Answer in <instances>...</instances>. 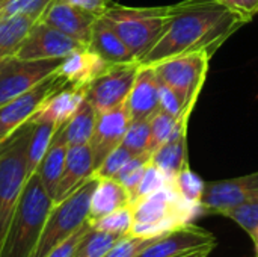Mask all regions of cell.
Returning <instances> with one entry per match:
<instances>
[{
  "label": "cell",
  "mask_w": 258,
  "mask_h": 257,
  "mask_svg": "<svg viewBox=\"0 0 258 257\" xmlns=\"http://www.w3.org/2000/svg\"><path fill=\"white\" fill-rule=\"evenodd\" d=\"M246 21L216 0H183L154 47L139 61L156 65L165 59L206 50L215 52Z\"/></svg>",
  "instance_id": "cell-1"
},
{
  "label": "cell",
  "mask_w": 258,
  "mask_h": 257,
  "mask_svg": "<svg viewBox=\"0 0 258 257\" xmlns=\"http://www.w3.org/2000/svg\"><path fill=\"white\" fill-rule=\"evenodd\" d=\"M53 206V197L35 173L24 185L6 232L0 257L33 256Z\"/></svg>",
  "instance_id": "cell-2"
},
{
  "label": "cell",
  "mask_w": 258,
  "mask_h": 257,
  "mask_svg": "<svg viewBox=\"0 0 258 257\" xmlns=\"http://www.w3.org/2000/svg\"><path fill=\"white\" fill-rule=\"evenodd\" d=\"M177 9L178 3L150 8L107 5L101 17L118 33L133 58L139 62L159 41Z\"/></svg>",
  "instance_id": "cell-3"
},
{
  "label": "cell",
  "mask_w": 258,
  "mask_h": 257,
  "mask_svg": "<svg viewBox=\"0 0 258 257\" xmlns=\"http://www.w3.org/2000/svg\"><path fill=\"white\" fill-rule=\"evenodd\" d=\"M35 120L30 118L0 144V250L27 182V148Z\"/></svg>",
  "instance_id": "cell-4"
},
{
  "label": "cell",
  "mask_w": 258,
  "mask_h": 257,
  "mask_svg": "<svg viewBox=\"0 0 258 257\" xmlns=\"http://www.w3.org/2000/svg\"><path fill=\"white\" fill-rule=\"evenodd\" d=\"M97 182L98 177L92 174L68 197L54 203L32 257H45L88 221L91 197Z\"/></svg>",
  "instance_id": "cell-5"
},
{
  "label": "cell",
  "mask_w": 258,
  "mask_h": 257,
  "mask_svg": "<svg viewBox=\"0 0 258 257\" xmlns=\"http://www.w3.org/2000/svg\"><path fill=\"white\" fill-rule=\"evenodd\" d=\"M210 59L212 55L201 50L165 59L153 67L159 82L171 88L186 108L194 109L207 79Z\"/></svg>",
  "instance_id": "cell-6"
},
{
  "label": "cell",
  "mask_w": 258,
  "mask_h": 257,
  "mask_svg": "<svg viewBox=\"0 0 258 257\" xmlns=\"http://www.w3.org/2000/svg\"><path fill=\"white\" fill-rule=\"evenodd\" d=\"M62 59L27 61L15 55L0 59V106L23 95L51 76Z\"/></svg>",
  "instance_id": "cell-7"
},
{
  "label": "cell",
  "mask_w": 258,
  "mask_h": 257,
  "mask_svg": "<svg viewBox=\"0 0 258 257\" xmlns=\"http://www.w3.org/2000/svg\"><path fill=\"white\" fill-rule=\"evenodd\" d=\"M141 64L138 61L110 64L86 88V100L97 114L122 105L136 80Z\"/></svg>",
  "instance_id": "cell-8"
},
{
  "label": "cell",
  "mask_w": 258,
  "mask_h": 257,
  "mask_svg": "<svg viewBox=\"0 0 258 257\" xmlns=\"http://www.w3.org/2000/svg\"><path fill=\"white\" fill-rule=\"evenodd\" d=\"M70 83L56 71L23 95L0 106V144L6 141L17 129L33 118L50 95L68 86Z\"/></svg>",
  "instance_id": "cell-9"
},
{
  "label": "cell",
  "mask_w": 258,
  "mask_h": 257,
  "mask_svg": "<svg viewBox=\"0 0 258 257\" xmlns=\"http://www.w3.org/2000/svg\"><path fill=\"white\" fill-rule=\"evenodd\" d=\"M258 198V171L206 183L201 206L204 214L222 215L225 211Z\"/></svg>",
  "instance_id": "cell-10"
},
{
  "label": "cell",
  "mask_w": 258,
  "mask_h": 257,
  "mask_svg": "<svg viewBox=\"0 0 258 257\" xmlns=\"http://www.w3.org/2000/svg\"><path fill=\"white\" fill-rule=\"evenodd\" d=\"M80 47H85V44L38 20L29 30L15 56L27 61L62 59Z\"/></svg>",
  "instance_id": "cell-11"
},
{
  "label": "cell",
  "mask_w": 258,
  "mask_h": 257,
  "mask_svg": "<svg viewBox=\"0 0 258 257\" xmlns=\"http://www.w3.org/2000/svg\"><path fill=\"white\" fill-rule=\"evenodd\" d=\"M130 124L132 118L125 101L113 109L97 114L94 133L89 141L95 170L116 147L122 144Z\"/></svg>",
  "instance_id": "cell-12"
},
{
  "label": "cell",
  "mask_w": 258,
  "mask_h": 257,
  "mask_svg": "<svg viewBox=\"0 0 258 257\" xmlns=\"http://www.w3.org/2000/svg\"><path fill=\"white\" fill-rule=\"evenodd\" d=\"M210 245H216L213 233L189 223L165 233L136 257H183Z\"/></svg>",
  "instance_id": "cell-13"
},
{
  "label": "cell",
  "mask_w": 258,
  "mask_h": 257,
  "mask_svg": "<svg viewBox=\"0 0 258 257\" xmlns=\"http://www.w3.org/2000/svg\"><path fill=\"white\" fill-rule=\"evenodd\" d=\"M98 17L100 15L85 11L68 0H53L38 20L76 41L89 45L92 26Z\"/></svg>",
  "instance_id": "cell-14"
},
{
  "label": "cell",
  "mask_w": 258,
  "mask_h": 257,
  "mask_svg": "<svg viewBox=\"0 0 258 257\" xmlns=\"http://www.w3.org/2000/svg\"><path fill=\"white\" fill-rule=\"evenodd\" d=\"M132 121L150 120L160 111L159 103V79L153 65L139 67L136 80L125 100Z\"/></svg>",
  "instance_id": "cell-15"
},
{
  "label": "cell",
  "mask_w": 258,
  "mask_h": 257,
  "mask_svg": "<svg viewBox=\"0 0 258 257\" xmlns=\"http://www.w3.org/2000/svg\"><path fill=\"white\" fill-rule=\"evenodd\" d=\"M109 65L110 64L104 61L98 53H95L89 45H85L65 56L56 73L71 86L88 88L89 83L98 77Z\"/></svg>",
  "instance_id": "cell-16"
},
{
  "label": "cell",
  "mask_w": 258,
  "mask_h": 257,
  "mask_svg": "<svg viewBox=\"0 0 258 257\" xmlns=\"http://www.w3.org/2000/svg\"><path fill=\"white\" fill-rule=\"evenodd\" d=\"M189 118H190V115L180 117L174 135L151 155V164L156 165L171 182L189 164L187 162V123H189Z\"/></svg>",
  "instance_id": "cell-17"
},
{
  "label": "cell",
  "mask_w": 258,
  "mask_h": 257,
  "mask_svg": "<svg viewBox=\"0 0 258 257\" xmlns=\"http://www.w3.org/2000/svg\"><path fill=\"white\" fill-rule=\"evenodd\" d=\"M94 171H95V165H94V156L89 144L68 147L63 173L54 195V203L63 200L73 191H76L82 183H85L94 174Z\"/></svg>",
  "instance_id": "cell-18"
},
{
  "label": "cell",
  "mask_w": 258,
  "mask_h": 257,
  "mask_svg": "<svg viewBox=\"0 0 258 257\" xmlns=\"http://www.w3.org/2000/svg\"><path fill=\"white\" fill-rule=\"evenodd\" d=\"M130 192L116 179H98L91 197L88 221L92 223L113 211L130 206Z\"/></svg>",
  "instance_id": "cell-19"
},
{
  "label": "cell",
  "mask_w": 258,
  "mask_h": 257,
  "mask_svg": "<svg viewBox=\"0 0 258 257\" xmlns=\"http://www.w3.org/2000/svg\"><path fill=\"white\" fill-rule=\"evenodd\" d=\"M85 98L86 88H77L71 85L63 86L62 89L56 91L53 95L47 98V101L42 105L36 117L48 120L59 127L70 121V118L77 112Z\"/></svg>",
  "instance_id": "cell-20"
},
{
  "label": "cell",
  "mask_w": 258,
  "mask_h": 257,
  "mask_svg": "<svg viewBox=\"0 0 258 257\" xmlns=\"http://www.w3.org/2000/svg\"><path fill=\"white\" fill-rule=\"evenodd\" d=\"M89 47L98 53L109 64L118 62H130L136 61L124 41L118 36V33L107 24V21L100 15L92 26Z\"/></svg>",
  "instance_id": "cell-21"
},
{
  "label": "cell",
  "mask_w": 258,
  "mask_h": 257,
  "mask_svg": "<svg viewBox=\"0 0 258 257\" xmlns=\"http://www.w3.org/2000/svg\"><path fill=\"white\" fill-rule=\"evenodd\" d=\"M67 151H68V144L65 141L63 126H59L42 162L39 164V167L36 170V174L39 176L44 188L53 197V200H54V195L57 191L59 180L63 173Z\"/></svg>",
  "instance_id": "cell-22"
},
{
  "label": "cell",
  "mask_w": 258,
  "mask_h": 257,
  "mask_svg": "<svg viewBox=\"0 0 258 257\" xmlns=\"http://www.w3.org/2000/svg\"><path fill=\"white\" fill-rule=\"evenodd\" d=\"M38 20L26 14L0 17V59L15 55Z\"/></svg>",
  "instance_id": "cell-23"
},
{
  "label": "cell",
  "mask_w": 258,
  "mask_h": 257,
  "mask_svg": "<svg viewBox=\"0 0 258 257\" xmlns=\"http://www.w3.org/2000/svg\"><path fill=\"white\" fill-rule=\"evenodd\" d=\"M95 121H97V111L85 98L80 108L77 109V112L70 118V121L62 124L68 147L89 144L91 136L94 133Z\"/></svg>",
  "instance_id": "cell-24"
},
{
  "label": "cell",
  "mask_w": 258,
  "mask_h": 257,
  "mask_svg": "<svg viewBox=\"0 0 258 257\" xmlns=\"http://www.w3.org/2000/svg\"><path fill=\"white\" fill-rule=\"evenodd\" d=\"M33 120H35V126L27 148V180L36 173L57 130V126L48 120L38 118L36 115L33 117Z\"/></svg>",
  "instance_id": "cell-25"
},
{
  "label": "cell",
  "mask_w": 258,
  "mask_h": 257,
  "mask_svg": "<svg viewBox=\"0 0 258 257\" xmlns=\"http://www.w3.org/2000/svg\"><path fill=\"white\" fill-rule=\"evenodd\" d=\"M133 223H135V218H133V209L130 204V206L121 208L118 211H113L89 224L92 226L94 230H100V232L122 238L130 233Z\"/></svg>",
  "instance_id": "cell-26"
},
{
  "label": "cell",
  "mask_w": 258,
  "mask_h": 257,
  "mask_svg": "<svg viewBox=\"0 0 258 257\" xmlns=\"http://www.w3.org/2000/svg\"><path fill=\"white\" fill-rule=\"evenodd\" d=\"M172 185L181 198L194 204H201L206 189V182L195 171H192L189 164L175 176Z\"/></svg>",
  "instance_id": "cell-27"
},
{
  "label": "cell",
  "mask_w": 258,
  "mask_h": 257,
  "mask_svg": "<svg viewBox=\"0 0 258 257\" xmlns=\"http://www.w3.org/2000/svg\"><path fill=\"white\" fill-rule=\"evenodd\" d=\"M178 118L159 111L150 118V145L148 153L153 155L162 144H165L175 132Z\"/></svg>",
  "instance_id": "cell-28"
},
{
  "label": "cell",
  "mask_w": 258,
  "mask_h": 257,
  "mask_svg": "<svg viewBox=\"0 0 258 257\" xmlns=\"http://www.w3.org/2000/svg\"><path fill=\"white\" fill-rule=\"evenodd\" d=\"M151 161V155L145 153V155H139V156H133L121 170L119 173L113 177L116 179L119 183L124 185V188L130 192V197H132V203H133V198L136 195V191H138V186L142 180V176L145 173V168L147 165L150 164Z\"/></svg>",
  "instance_id": "cell-29"
},
{
  "label": "cell",
  "mask_w": 258,
  "mask_h": 257,
  "mask_svg": "<svg viewBox=\"0 0 258 257\" xmlns=\"http://www.w3.org/2000/svg\"><path fill=\"white\" fill-rule=\"evenodd\" d=\"M119 239V236L91 229V232L80 242L74 257H103Z\"/></svg>",
  "instance_id": "cell-30"
},
{
  "label": "cell",
  "mask_w": 258,
  "mask_h": 257,
  "mask_svg": "<svg viewBox=\"0 0 258 257\" xmlns=\"http://www.w3.org/2000/svg\"><path fill=\"white\" fill-rule=\"evenodd\" d=\"M222 217L234 221L251 238L258 229V198L225 211L222 214Z\"/></svg>",
  "instance_id": "cell-31"
},
{
  "label": "cell",
  "mask_w": 258,
  "mask_h": 257,
  "mask_svg": "<svg viewBox=\"0 0 258 257\" xmlns=\"http://www.w3.org/2000/svg\"><path fill=\"white\" fill-rule=\"evenodd\" d=\"M133 156L148 153L150 145V120L132 121L122 144ZM150 155V153H148Z\"/></svg>",
  "instance_id": "cell-32"
},
{
  "label": "cell",
  "mask_w": 258,
  "mask_h": 257,
  "mask_svg": "<svg viewBox=\"0 0 258 257\" xmlns=\"http://www.w3.org/2000/svg\"><path fill=\"white\" fill-rule=\"evenodd\" d=\"M163 235L156 238H136V236H124L121 238L103 257H136L142 253L147 247L154 244Z\"/></svg>",
  "instance_id": "cell-33"
},
{
  "label": "cell",
  "mask_w": 258,
  "mask_h": 257,
  "mask_svg": "<svg viewBox=\"0 0 258 257\" xmlns=\"http://www.w3.org/2000/svg\"><path fill=\"white\" fill-rule=\"evenodd\" d=\"M169 183H171V180L156 165H153L151 161H150V164L147 165L145 173L142 176V180H141V183L138 186V191H136V195L133 198V203L136 200L145 197V195H150V194H153V192L168 186Z\"/></svg>",
  "instance_id": "cell-34"
},
{
  "label": "cell",
  "mask_w": 258,
  "mask_h": 257,
  "mask_svg": "<svg viewBox=\"0 0 258 257\" xmlns=\"http://www.w3.org/2000/svg\"><path fill=\"white\" fill-rule=\"evenodd\" d=\"M132 158L133 155L124 145H119L101 162V165L94 171V176L98 179H113Z\"/></svg>",
  "instance_id": "cell-35"
},
{
  "label": "cell",
  "mask_w": 258,
  "mask_h": 257,
  "mask_svg": "<svg viewBox=\"0 0 258 257\" xmlns=\"http://www.w3.org/2000/svg\"><path fill=\"white\" fill-rule=\"evenodd\" d=\"M159 103H160V111L180 118L183 115H190L194 109L186 108L183 100L166 85L159 82Z\"/></svg>",
  "instance_id": "cell-36"
},
{
  "label": "cell",
  "mask_w": 258,
  "mask_h": 257,
  "mask_svg": "<svg viewBox=\"0 0 258 257\" xmlns=\"http://www.w3.org/2000/svg\"><path fill=\"white\" fill-rule=\"evenodd\" d=\"M91 229H92V226L86 221L76 233H73L68 239H65L62 244H59L56 248H53L45 257H74L80 242L91 232Z\"/></svg>",
  "instance_id": "cell-37"
},
{
  "label": "cell",
  "mask_w": 258,
  "mask_h": 257,
  "mask_svg": "<svg viewBox=\"0 0 258 257\" xmlns=\"http://www.w3.org/2000/svg\"><path fill=\"white\" fill-rule=\"evenodd\" d=\"M231 12L249 23L258 14V0H216Z\"/></svg>",
  "instance_id": "cell-38"
},
{
  "label": "cell",
  "mask_w": 258,
  "mask_h": 257,
  "mask_svg": "<svg viewBox=\"0 0 258 257\" xmlns=\"http://www.w3.org/2000/svg\"><path fill=\"white\" fill-rule=\"evenodd\" d=\"M68 2L97 15H101L103 11L107 8V0H68Z\"/></svg>",
  "instance_id": "cell-39"
},
{
  "label": "cell",
  "mask_w": 258,
  "mask_h": 257,
  "mask_svg": "<svg viewBox=\"0 0 258 257\" xmlns=\"http://www.w3.org/2000/svg\"><path fill=\"white\" fill-rule=\"evenodd\" d=\"M215 247H216V245H210V247H206V248L197 250V251H194V253H190V254H187V256H184V257H207L210 253H212V250H213Z\"/></svg>",
  "instance_id": "cell-40"
},
{
  "label": "cell",
  "mask_w": 258,
  "mask_h": 257,
  "mask_svg": "<svg viewBox=\"0 0 258 257\" xmlns=\"http://www.w3.org/2000/svg\"><path fill=\"white\" fill-rule=\"evenodd\" d=\"M186 256H187V254H186ZM183 257H184V256H183Z\"/></svg>",
  "instance_id": "cell-41"
},
{
  "label": "cell",
  "mask_w": 258,
  "mask_h": 257,
  "mask_svg": "<svg viewBox=\"0 0 258 257\" xmlns=\"http://www.w3.org/2000/svg\"><path fill=\"white\" fill-rule=\"evenodd\" d=\"M255 257H258V256H255Z\"/></svg>",
  "instance_id": "cell-42"
}]
</instances>
